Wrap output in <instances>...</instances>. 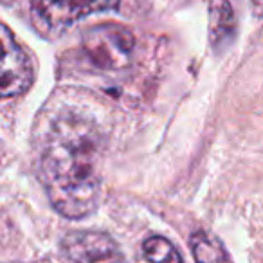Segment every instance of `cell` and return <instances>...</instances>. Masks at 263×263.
Returning <instances> with one entry per match:
<instances>
[{
    "label": "cell",
    "instance_id": "6da1fadb",
    "mask_svg": "<svg viewBox=\"0 0 263 263\" xmlns=\"http://www.w3.org/2000/svg\"><path fill=\"white\" fill-rule=\"evenodd\" d=\"M103 148L101 128L83 112L63 108L45 126L38 173L49 202L65 218H85L98 208Z\"/></svg>",
    "mask_w": 263,
    "mask_h": 263
},
{
    "label": "cell",
    "instance_id": "7a4b0ae2",
    "mask_svg": "<svg viewBox=\"0 0 263 263\" xmlns=\"http://www.w3.org/2000/svg\"><path fill=\"white\" fill-rule=\"evenodd\" d=\"M136 38L126 27L116 24L96 26L83 34L81 49L94 69L116 72L130 67Z\"/></svg>",
    "mask_w": 263,
    "mask_h": 263
},
{
    "label": "cell",
    "instance_id": "3957f363",
    "mask_svg": "<svg viewBox=\"0 0 263 263\" xmlns=\"http://www.w3.org/2000/svg\"><path fill=\"white\" fill-rule=\"evenodd\" d=\"M119 0H31V18L42 34H62L88 15L116 9Z\"/></svg>",
    "mask_w": 263,
    "mask_h": 263
},
{
    "label": "cell",
    "instance_id": "277c9868",
    "mask_svg": "<svg viewBox=\"0 0 263 263\" xmlns=\"http://www.w3.org/2000/svg\"><path fill=\"white\" fill-rule=\"evenodd\" d=\"M62 252L70 263H121L119 245L106 233L72 231L62 240Z\"/></svg>",
    "mask_w": 263,
    "mask_h": 263
},
{
    "label": "cell",
    "instance_id": "5b68a950",
    "mask_svg": "<svg viewBox=\"0 0 263 263\" xmlns=\"http://www.w3.org/2000/svg\"><path fill=\"white\" fill-rule=\"evenodd\" d=\"M2 98H15L31 87L34 69L31 58L13 38L8 26H2Z\"/></svg>",
    "mask_w": 263,
    "mask_h": 263
},
{
    "label": "cell",
    "instance_id": "8992f818",
    "mask_svg": "<svg viewBox=\"0 0 263 263\" xmlns=\"http://www.w3.org/2000/svg\"><path fill=\"white\" fill-rule=\"evenodd\" d=\"M234 34V11L229 0H215L213 2V22L211 40L215 49H222L231 42Z\"/></svg>",
    "mask_w": 263,
    "mask_h": 263
},
{
    "label": "cell",
    "instance_id": "52a82bcc",
    "mask_svg": "<svg viewBox=\"0 0 263 263\" xmlns=\"http://www.w3.org/2000/svg\"><path fill=\"white\" fill-rule=\"evenodd\" d=\"M143 263H182V258L170 240L150 236L143 243Z\"/></svg>",
    "mask_w": 263,
    "mask_h": 263
},
{
    "label": "cell",
    "instance_id": "ba28073f",
    "mask_svg": "<svg viewBox=\"0 0 263 263\" xmlns=\"http://www.w3.org/2000/svg\"><path fill=\"white\" fill-rule=\"evenodd\" d=\"M191 251L197 263H223L226 252L220 241L213 240L205 233H195L191 236Z\"/></svg>",
    "mask_w": 263,
    "mask_h": 263
},
{
    "label": "cell",
    "instance_id": "9c48e42d",
    "mask_svg": "<svg viewBox=\"0 0 263 263\" xmlns=\"http://www.w3.org/2000/svg\"><path fill=\"white\" fill-rule=\"evenodd\" d=\"M252 11L256 16H263V0H251Z\"/></svg>",
    "mask_w": 263,
    "mask_h": 263
}]
</instances>
